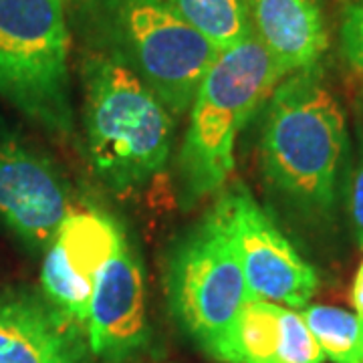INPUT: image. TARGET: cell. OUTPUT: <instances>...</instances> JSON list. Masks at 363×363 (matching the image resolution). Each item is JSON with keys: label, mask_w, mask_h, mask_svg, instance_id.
Instances as JSON below:
<instances>
[{"label": "cell", "mask_w": 363, "mask_h": 363, "mask_svg": "<svg viewBox=\"0 0 363 363\" xmlns=\"http://www.w3.org/2000/svg\"><path fill=\"white\" fill-rule=\"evenodd\" d=\"M264 105L259 143L264 184L297 218L329 224L347 145L341 105L317 69L283 79Z\"/></svg>", "instance_id": "obj_1"}, {"label": "cell", "mask_w": 363, "mask_h": 363, "mask_svg": "<svg viewBox=\"0 0 363 363\" xmlns=\"http://www.w3.org/2000/svg\"><path fill=\"white\" fill-rule=\"evenodd\" d=\"M83 131L97 180L113 194L135 196L168 168L176 117L128 67L91 52L83 63Z\"/></svg>", "instance_id": "obj_2"}, {"label": "cell", "mask_w": 363, "mask_h": 363, "mask_svg": "<svg viewBox=\"0 0 363 363\" xmlns=\"http://www.w3.org/2000/svg\"><path fill=\"white\" fill-rule=\"evenodd\" d=\"M283 79L285 73L257 33L216 55L188 109V130L178 156L180 194L186 206L226 186L240 131Z\"/></svg>", "instance_id": "obj_3"}, {"label": "cell", "mask_w": 363, "mask_h": 363, "mask_svg": "<svg viewBox=\"0 0 363 363\" xmlns=\"http://www.w3.org/2000/svg\"><path fill=\"white\" fill-rule=\"evenodd\" d=\"M97 52L116 59L184 116L218 49L188 25L168 0H85Z\"/></svg>", "instance_id": "obj_4"}, {"label": "cell", "mask_w": 363, "mask_h": 363, "mask_svg": "<svg viewBox=\"0 0 363 363\" xmlns=\"http://www.w3.org/2000/svg\"><path fill=\"white\" fill-rule=\"evenodd\" d=\"M0 95L52 135L71 133L63 0H0Z\"/></svg>", "instance_id": "obj_5"}, {"label": "cell", "mask_w": 363, "mask_h": 363, "mask_svg": "<svg viewBox=\"0 0 363 363\" xmlns=\"http://www.w3.org/2000/svg\"><path fill=\"white\" fill-rule=\"evenodd\" d=\"M164 283L174 319L216 359L238 313L252 297L218 204L174 245Z\"/></svg>", "instance_id": "obj_6"}, {"label": "cell", "mask_w": 363, "mask_h": 363, "mask_svg": "<svg viewBox=\"0 0 363 363\" xmlns=\"http://www.w3.org/2000/svg\"><path fill=\"white\" fill-rule=\"evenodd\" d=\"M218 206L250 295L289 309H305L319 289L317 271L242 186L222 196Z\"/></svg>", "instance_id": "obj_7"}, {"label": "cell", "mask_w": 363, "mask_h": 363, "mask_svg": "<svg viewBox=\"0 0 363 363\" xmlns=\"http://www.w3.org/2000/svg\"><path fill=\"white\" fill-rule=\"evenodd\" d=\"M73 212L69 182L51 160L0 131V224L26 247L47 250Z\"/></svg>", "instance_id": "obj_8"}, {"label": "cell", "mask_w": 363, "mask_h": 363, "mask_svg": "<svg viewBox=\"0 0 363 363\" xmlns=\"http://www.w3.org/2000/svg\"><path fill=\"white\" fill-rule=\"evenodd\" d=\"M87 341L93 357L107 363L130 362L150 341L143 269L125 233L97 274Z\"/></svg>", "instance_id": "obj_9"}, {"label": "cell", "mask_w": 363, "mask_h": 363, "mask_svg": "<svg viewBox=\"0 0 363 363\" xmlns=\"http://www.w3.org/2000/svg\"><path fill=\"white\" fill-rule=\"evenodd\" d=\"M121 233V226L107 214L75 210L45 250L43 295L85 333L97 274Z\"/></svg>", "instance_id": "obj_10"}, {"label": "cell", "mask_w": 363, "mask_h": 363, "mask_svg": "<svg viewBox=\"0 0 363 363\" xmlns=\"http://www.w3.org/2000/svg\"><path fill=\"white\" fill-rule=\"evenodd\" d=\"M87 333L43 293L0 291V363H91Z\"/></svg>", "instance_id": "obj_11"}, {"label": "cell", "mask_w": 363, "mask_h": 363, "mask_svg": "<svg viewBox=\"0 0 363 363\" xmlns=\"http://www.w3.org/2000/svg\"><path fill=\"white\" fill-rule=\"evenodd\" d=\"M216 359L222 363H323L325 355L301 313L250 297Z\"/></svg>", "instance_id": "obj_12"}, {"label": "cell", "mask_w": 363, "mask_h": 363, "mask_svg": "<svg viewBox=\"0 0 363 363\" xmlns=\"http://www.w3.org/2000/svg\"><path fill=\"white\" fill-rule=\"evenodd\" d=\"M248 9L257 37L285 77L317 67L329 47L317 0H248Z\"/></svg>", "instance_id": "obj_13"}, {"label": "cell", "mask_w": 363, "mask_h": 363, "mask_svg": "<svg viewBox=\"0 0 363 363\" xmlns=\"http://www.w3.org/2000/svg\"><path fill=\"white\" fill-rule=\"evenodd\" d=\"M176 13L218 51L255 33L248 0H168Z\"/></svg>", "instance_id": "obj_14"}, {"label": "cell", "mask_w": 363, "mask_h": 363, "mask_svg": "<svg viewBox=\"0 0 363 363\" xmlns=\"http://www.w3.org/2000/svg\"><path fill=\"white\" fill-rule=\"evenodd\" d=\"M325 359L333 363H363V319L357 313L331 305L301 309Z\"/></svg>", "instance_id": "obj_15"}, {"label": "cell", "mask_w": 363, "mask_h": 363, "mask_svg": "<svg viewBox=\"0 0 363 363\" xmlns=\"http://www.w3.org/2000/svg\"><path fill=\"white\" fill-rule=\"evenodd\" d=\"M341 51L347 63L363 71V0L345 9L341 21Z\"/></svg>", "instance_id": "obj_16"}, {"label": "cell", "mask_w": 363, "mask_h": 363, "mask_svg": "<svg viewBox=\"0 0 363 363\" xmlns=\"http://www.w3.org/2000/svg\"><path fill=\"white\" fill-rule=\"evenodd\" d=\"M347 206H350V220L355 242H357V247L363 248V133L359 140L357 160H355V166L351 172Z\"/></svg>", "instance_id": "obj_17"}, {"label": "cell", "mask_w": 363, "mask_h": 363, "mask_svg": "<svg viewBox=\"0 0 363 363\" xmlns=\"http://www.w3.org/2000/svg\"><path fill=\"white\" fill-rule=\"evenodd\" d=\"M351 301H353V307H355V313L363 319V260L357 269V274H355V281H353V291H351Z\"/></svg>", "instance_id": "obj_18"}]
</instances>
